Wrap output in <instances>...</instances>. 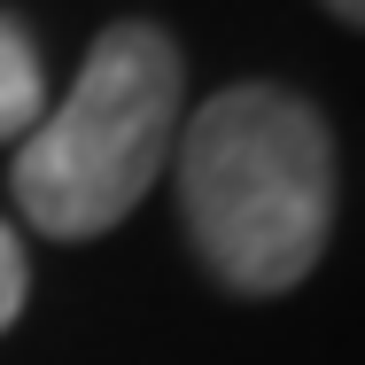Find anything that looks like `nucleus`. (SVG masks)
Listing matches in <instances>:
<instances>
[{
  "instance_id": "obj_1",
  "label": "nucleus",
  "mask_w": 365,
  "mask_h": 365,
  "mask_svg": "<svg viewBox=\"0 0 365 365\" xmlns=\"http://www.w3.org/2000/svg\"><path fill=\"white\" fill-rule=\"evenodd\" d=\"M179 218L233 295L295 288L334 225V133L288 86H225L171 140Z\"/></svg>"
},
{
  "instance_id": "obj_2",
  "label": "nucleus",
  "mask_w": 365,
  "mask_h": 365,
  "mask_svg": "<svg viewBox=\"0 0 365 365\" xmlns=\"http://www.w3.org/2000/svg\"><path fill=\"white\" fill-rule=\"evenodd\" d=\"M187 117V63L163 24H109L71 93L16 140V210L47 241H93L140 210Z\"/></svg>"
},
{
  "instance_id": "obj_3",
  "label": "nucleus",
  "mask_w": 365,
  "mask_h": 365,
  "mask_svg": "<svg viewBox=\"0 0 365 365\" xmlns=\"http://www.w3.org/2000/svg\"><path fill=\"white\" fill-rule=\"evenodd\" d=\"M47 117V71L16 16H0V140H24Z\"/></svg>"
},
{
  "instance_id": "obj_4",
  "label": "nucleus",
  "mask_w": 365,
  "mask_h": 365,
  "mask_svg": "<svg viewBox=\"0 0 365 365\" xmlns=\"http://www.w3.org/2000/svg\"><path fill=\"white\" fill-rule=\"evenodd\" d=\"M24 295H31V264H24V241L0 225V334L16 327V311H24Z\"/></svg>"
},
{
  "instance_id": "obj_5",
  "label": "nucleus",
  "mask_w": 365,
  "mask_h": 365,
  "mask_svg": "<svg viewBox=\"0 0 365 365\" xmlns=\"http://www.w3.org/2000/svg\"><path fill=\"white\" fill-rule=\"evenodd\" d=\"M327 8H334L342 24H358V31H365V0H327Z\"/></svg>"
}]
</instances>
